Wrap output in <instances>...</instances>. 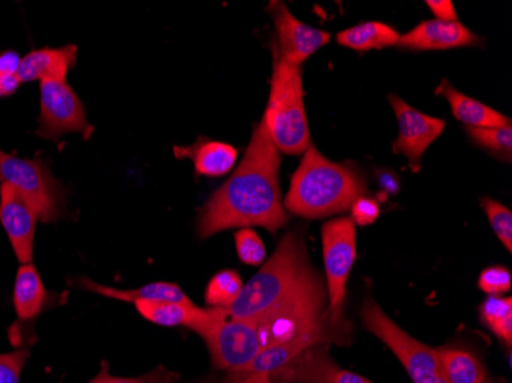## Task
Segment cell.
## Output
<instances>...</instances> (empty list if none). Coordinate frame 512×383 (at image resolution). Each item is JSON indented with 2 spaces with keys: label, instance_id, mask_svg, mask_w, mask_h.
<instances>
[{
  "label": "cell",
  "instance_id": "obj_21",
  "mask_svg": "<svg viewBox=\"0 0 512 383\" xmlns=\"http://www.w3.org/2000/svg\"><path fill=\"white\" fill-rule=\"evenodd\" d=\"M79 284L82 289L88 290V292L106 296V298L117 299V301L132 302V304L140 301L194 304L191 298L180 289V285L174 284V282H151V284L142 285L138 289L131 290L115 289V287L102 285L88 278H80Z\"/></svg>",
  "mask_w": 512,
  "mask_h": 383
},
{
  "label": "cell",
  "instance_id": "obj_28",
  "mask_svg": "<svg viewBox=\"0 0 512 383\" xmlns=\"http://www.w3.org/2000/svg\"><path fill=\"white\" fill-rule=\"evenodd\" d=\"M235 246L241 262L247 266H261L266 259V246L260 235L252 229H240L235 233Z\"/></svg>",
  "mask_w": 512,
  "mask_h": 383
},
{
  "label": "cell",
  "instance_id": "obj_13",
  "mask_svg": "<svg viewBox=\"0 0 512 383\" xmlns=\"http://www.w3.org/2000/svg\"><path fill=\"white\" fill-rule=\"evenodd\" d=\"M276 28V53L292 65L301 66L332 39L330 33L296 19L284 2L273 0L267 7Z\"/></svg>",
  "mask_w": 512,
  "mask_h": 383
},
{
  "label": "cell",
  "instance_id": "obj_35",
  "mask_svg": "<svg viewBox=\"0 0 512 383\" xmlns=\"http://www.w3.org/2000/svg\"><path fill=\"white\" fill-rule=\"evenodd\" d=\"M396 175L387 174L384 175V177L379 178V183L382 184V186L385 187V189L390 190V192H396V189H398V186H394V181H396Z\"/></svg>",
  "mask_w": 512,
  "mask_h": 383
},
{
  "label": "cell",
  "instance_id": "obj_34",
  "mask_svg": "<svg viewBox=\"0 0 512 383\" xmlns=\"http://www.w3.org/2000/svg\"><path fill=\"white\" fill-rule=\"evenodd\" d=\"M232 383H272L267 373H250L244 376H232Z\"/></svg>",
  "mask_w": 512,
  "mask_h": 383
},
{
  "label": "cell",
  "instance_id": "obj_23",
  "mask_svg": "<svg viewBox=\"0 0 512 383\" xmlns=\"http://www.w3.org/2000/svg\"><path fill=\"white\" fill-rule=\"evenodd\" d=\"M399 37L401 34L387 23L365 22L341 31L336 40L345 48L367 53L370 50H384L388 46L398 45Z\"/></svg>",
  "mask_w": 512,
  "mask_h": 383
},
{
  "label": "cell",
  "instance_id": "obj_11",
  "mask_svg": "<svg viewBox=\"0 0 512 383\" xmlns=\"http://www.w3.org/2000/svg\"><path fill=\"white\" fill-rule=\"evenodd\" d=\"M203 339L214 367L230 374L246 368L263 351L255 324L247 319L227 318Z\"/></svg>",
  "mask_w": 512,
  "mask_h": 383
},
{
  "label": "cell",
  "instance_id": "obj_16",
  "mask_svg": "<svg viewBox=\"0 0 512 383\" xmlns=\"http://www.w3.org/2000/svg\"><path fill=\"white\" fill-rule=\"evenodd\" d=\"M480 37L462 23L444 20H425L404 36L399 37L398 46L408 51H442L476 46Z\"/></svg>",
  "mask_w": 512,
  "mask_h": 383
},
{
  "label": "cell",
  "instance_id": "obj_14",
  "mask_svg": "<svg viewBox=\"0 0 512 383\" xmlns=\"http://www.w3.org/2000/svg\"><path fill=\"white\" fill-rule=\"evenodd\" d=\"M269 377L272 383H373L361 374L339 368L325 344L307 348Z\"/></svg>",
  "mask_w": 512,
  "mask_h": 383
},
{
  "label": "cell",
  "instance_id": "obj_6",
  "mask_svg": "<svg viewBox=\"0 0 512 383\" xmlns=\"http://www.w3.org/2000/svg\"><path fill=\"white\" fill-rule=\"evenodd\" d=\"M361 319L364 327L396 354L414 383H450L440 367L436 348L405 333L371 296H367L362 304Z\"/></svg>",
  "mask_w": 512,
  "mask_h": 383
},
{
  "label": "cell",
  "instance_id": "obj_18",
  "mask_svg": "<svg viewBox=\"0 0 512 383\" xmlns=\"http://www.w3.org/2000/svg\"><path fill=\"white\" fill-rule=\"evenodd\" d=\"M56 296L48 293L36 267L22 264L17 270L14 282L13 302L16 308L17 322L22 327L33 324L46 308L53 307Z\"/></svg>",
  "mask_w": 512,
  "mask_h": 383
},
{
  "label": "cell",
  "instance_id": "obj_12",
  "mask_svg": "<svg viewBox=\"0 0 512 383\" xmlns=\"http://www.w3.org/2000/svg\"><path fill=\"white\" fill-rule=\"evenodd\" d=\"M388 100L399 125L393 152L405 155L410 161L411 171L419 172L425 152L444 132L445 120L417 111L398 95H388Z\"/></svg>",
  "mask_w": 512,
  "mask_h": 383
},
{
  "label": "cell",
  "instance_id": "obj_24",
  "mask_svg": "<svg viewBox=\"0 0 512 383\" xmlns=\"http://www.w3.org/2000/svg\"><path fill=\"white\" fill-rule=\"evenodd\" d=\"M479 318L500 341L511 347L512 299L509 296H488L479 307Z\"/></svg>",
  "mask_w": 512,
  "mask_h": 383
},
{
  "label": "cell",
  "instance_id": "obj_26",
  "mask_svg": "<svg viewBox=\"0 0 512 383\" xmlns=\"http://www.w3.org/2000/svg\"><path fill=\"white\" fill-rule=\"evenodd\" d=\"M467 134L471 140L480 148L496 155L500 160L511 163L512 157V128L503 126V128H467Z\"/></svg>",
  "mask_w": 512,
  "mask_h": 383
},
{
  "label": "cell",
  "instance_id": "obj_29",
  "mask_svg": "<svg viewBox=\"0 0 512 383\" xmlns=\"http://www.w3.org/2000/svg\"><path fill=\"white\" fill-rule=\"evenodd\" d=\"M175 379H178L177 373H171L161 367L142 377H115L109 373L108 364L103 362L102 370L88 383H172Z\"/></svg>",
  "mask_w": 512,
  "mask_h": 383
},
{
  "label": "cell",
  "instance_id": "obj_3",
  "mask_svg": "<svg viewBox=\"0 0 512 383\" xmlns=\"http://www.w3.org/2000/svg\"><path fill=\"white\" fill-rule=\"evenodd\" d=\"M309 267L304 238L296 232L287 233L269 261L243 285L234 304L226 308L227 318L255 319L263 315L295 287Z\"/></svg>",
  "mask_w": 512,
  "mask_h": 383
},
{
  "label": "cell",
  "instance_id": "obj_9",
  "mask_svg": "<svg viewBox=\"0 0 512 383\" xmlns=\"http://www.w3.org/2000/svg\"><path fill=\"white\" fill-rule=\"evenodd\" d=\"M350 328H352L350 322L345 321L344 318V308L335 311L325 310L318 324L309 333L302 334L299 338L286 342V344L266 348L246 368L232 376H244V374L250 373L270 374L307 348L319 344L329 345L332 342L333 344H348L352 338Z\"/></svg>",
  "mask_w": 512,
  "mask_h": 383
},
{
  "label": "cell",
  "instance_id": "obj_32",
  "mask_svg": "<svg viewBox=\"0 0 512 383\" xmlns=\"http://www.w3.org/2000/svg\"><path fill=\"white\" fill-rule=\"evenodd\" d=\"M352 210V218L350 220L358 226H370L378 220L381 215V207H379L378 201L373 198L361 197L353 203L350 207Z\"/></svg>",
  "mask_w": 512,
  "mask_h": 383
},
{
  "label": "cell",
  "instance_id": "obj_7",
  "mask_svg": "<svg viewBox=\"0 0 512 383\" xmlns=\"http://www.w3.org/2000/svg\"><path fill=\"white\" fill-rule=\"evenodd\" d=\"M13 187L33 207L42 223H56L65 212L66 192L50 167L0 149V184Z\"/></svg>",
  "mask_w": 512,
  "mask_h": 383
},
{
  "label": "cell",
  "instance_id": "obj_4",
  "mask_svg": "<svg viewBox=\"0 0 512 383\" xmlns=\"http://www.w3.org/2000/svg\"><path fill=\"white\" fill-rule=\"evenodd\" d=\"M273 73L269 103L261 122L279 152L304 154L312 145L309 120L304 106L301 66L287 63L276 53L272 43Z\"/></svg>",
  "mask_w": 512,
  "mask_h": 383
},
{
  "label": "cell",
  "instance_id": "obj_27",
  "mask_svg": "<svg viewBox=\"0 0 512 383\" xmlns=\"http://www.w3.org/2000/svg\"><path fill=\"white\" fill-rule=\"evenodd\" d=\"M482 207L500 243L508 252L512 250V213L508 207L491 198H483Z\"/></svg>",
  "mask_w": 512,
  "mask_h": 383
},
{
  "label": "cell",
  "instance_id": "obj_20",
  "mask_svg": "<svg viewBox=\"0 0 512 383\" xmlns=\"http://www.w3.org/2000/svg\"><path fill=\"white\" fill-rule=\"evenodd\" d=\"M436 94L444 95L450 103L454 117L467 125L468 128H503L511 126V120L500 114L496 109L483 105L479 100L471 99L450 85L447 79L442 80L437 86Z\"/></svg>",
  "mask_w": 512,
  "mask_h": 383
},
{
  "label": "cell",
  "instance_id": "obj_33",
  "mask_svg": "<svg viewBox=\"0 0 512 383\" xmlns=\"http://www.w3.org/2000/svg\"><path fill=\"white\" fill-rule=\"evenodd\" d=\"M425 4L428 5L437 20H444V22H457L456 8H454L451 0H427Z\"/></svg>",
  "mask_w": 512,
  "mask_h": 383
},
{
  "label": "cell",
  "instance_id": "obj_30",
  "mask_svg": "<svg viewBox=\"0 0 512 383\" xmlns=\"http://www.w3.org/2000/svg\"><path fill=\"white\" fill-rule=\"evenodd\" d=\"M30 359L27 347L0 354V383H20V374Z\"/></svg>",
  "mask_w": 512,
  "mask_h": 383
},
{
  "label": "cell",
  "instance_id": "obj_2",
  "mask_svg": "<svg viewBox=\"0 0 512 383\" xmlns=\"http://www.w3.org/2000/svg\"><path fill=\"white\" fill-rule=\"evenodd\" d=\"M365 192L367 183L356 167L330 161L310 145L293 174L284 209L318 220L347 212Z\"/></svg>",
  "mask_w": 512,
  "mask_h": 383
},
{
  "label": "cell",
  "instance_id": "obj_25",
  "mask_svg": "<svg viewBox=\"0 0 512 383\" xmlns=\"http://www.w3.org/2000/svg\"><path fill=\"white\" fill-rule=\"evenodd\" d=\"M243 279L237 270H223L209 281L204 299L209 307L229 308L243 290Z\"/></svg>",
  "mask_w": 512,
  "mask_h": 383
},
{
  "label": "cell",
  "instance_id": "obj_10",
  "mask_svg": "<svg viewBox=\"0 0 512 383\" xmlns=\"http://www.w3.org/2000/svg\"><path fill=\"white\" fill-rule=\"evenodd\" d=\"M322 250L329 290L327 310H342L348 276L356 261V224L350 218L325 223L322 227Z\"/></svg>",
  "mask_w": 512,
  "mask_h": 383
},
{
  "label": "cell",
  "instance_id": "obj_15",
  "mask_svg": "<svg viewBox=\"0 0 512 383\" xmlns=\"http://www.w3.org/2000/svg\"><path fill=\"white\" fill-rule=\"evenodd\" d=\"M37 220V213L17 190L8 184H0V223L20 266L33 262Z\"/></svg>",
  "mask_w": 512,
  "mask_h": 383
},
{
  "label": "cell",
  "instance_id": "obj_8",
  "mask_svg": "<svg viewBox=\"0 0 512 383\" xmlns=\"http://www.w3.org/2000/svg\"><path fill=\"white\" fill-rule=\"evenodd\" d=\"M91 131L85 106L68 83L56 80L40 82V114L36 131L40 138L57 141L66 134L89 137Z\"/></svg>",
  "mask_w": 512,
  "mask_h": 383
},
{
  "label": "cell",
  "instance_id": "obj_31",
  "mask_svg": "<svg viewBox=\"0 0 512 383\" xmlns=\"http://www.w3.org/2000/svg\"><path fill=\"white\" fill-rule=\"evenodd\" d=\"M479 287L490 296H502L511 290V272L503 266H491L479 276Z\"/></svg>",
  "mask_w": 512,
  "mask_h": 383
},
{
  "label": "cell",
  "instance_id": "obj_5",
  "mask_svg": "<svg viewBox=\"0 0 512 383\" xmlns=\"http://www.w3.org/2000/svg\"><path fill=\"white\" fill-rule=\"evenodd\" d=\"M325 301V282L310 266L278 304L258 318L247 321L255 324L263 350H266L309 333L327 310Z\"/></svg>",
  "mask_w": 512,
  "mask_h": 383
},
{
  "label": "cell",
  "instance_id": "obj_19",
  "mask_svg": "<svg viewBox=\"0 0 512 383\" xmlns=\"http://www.w3.org/2000/svg\"><path fill=\"white\" fill-rule=\"evenodd\" d=\"M174 154L175 157L192 160L198 175L214 178L229 174L238 158V151L234 146L207 138H198L191 146H175Z\"/></svg>",
  "mask_w": 512,
  "mask_h": 383
},
{
  "label": "cell",
  "instance_id": "obj_17",
  "mask_svg": "<svg viewBox=\"0 0 512 383\" xmlns=\"http://www.w3.org/2000/svg\"><path fill=\"white\" fill-rule=\"evenodd\" d=\"M77 62V46L65 45L60 48L34 50L20 60L17 77L20 82H66L69 71Z\"/></svg>",
  "mask_w": 512,
  "mask_h": 383
},
{
  "label": "cell",
  "instance_id": "obj_22",
  "mask_svg": "<svg viewBox=\"0 0 512 383\" xmlns=\"http://www.w3.org/2000/svg\"><path fill=\"white\" fill-rule=\"evenodd\" d=\"M440 367L450 383H491L490 374L486 371L479 357L462 348H437Z\"/></svg>",
  "mask_w": 512,
  "mask_h": 383
},
{
  "label": "cell",
  "instance_id": "obj_1",
  "mask_svg": "<svg viewBox=\"0 0 512 383\" xmlns=\"http://www.w3.org/2000/svg\"><path fill=\"white\" fill-rule=\"evenodd\" d=\"M281 152L273 145L263 122L253 129L246 155L232 177L215 190L198 217L200 238L223 230L264 227L276 233L289 223L279 190Z\"/></svg>",
  "mask_w": 512,
  "mask_h": 383
}]
</instances>
